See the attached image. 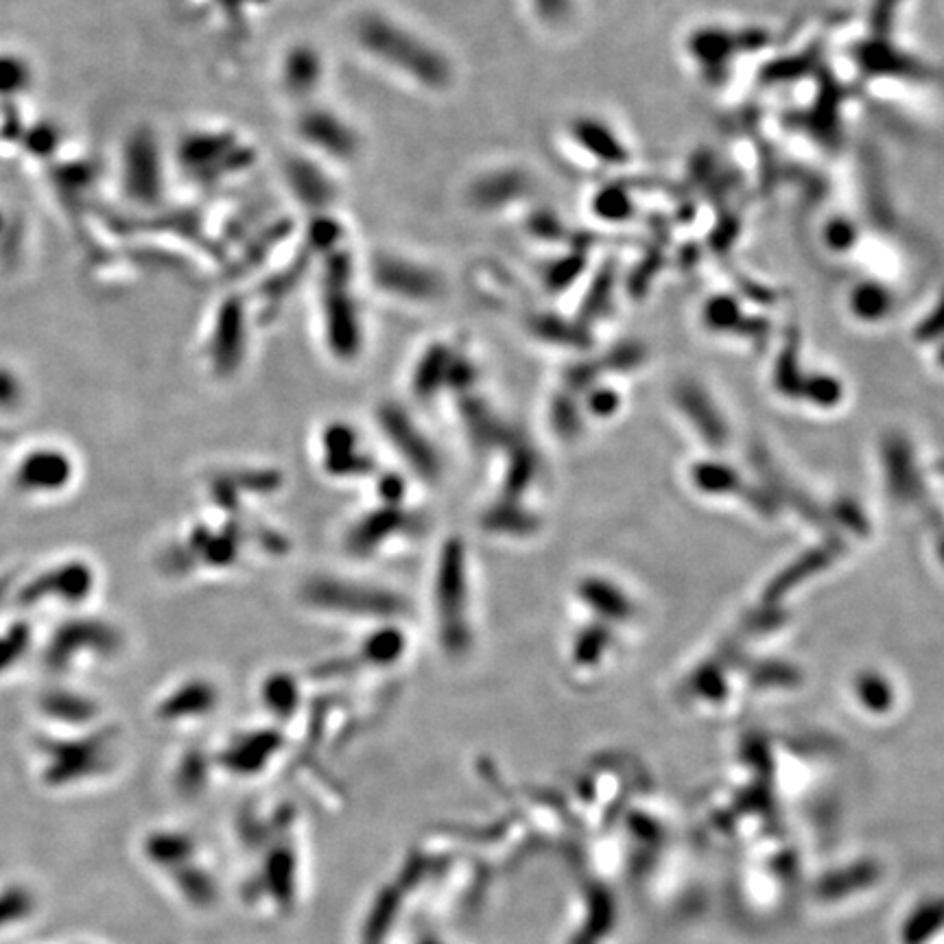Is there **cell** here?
Masks as SVG:
<instances>
[{"mask_svg": "<svg viewBox=\"0 0 944 944\" xmlns=\"http://www.w3.org/2000/svg\"><path fill=\"white\" fill-rule=\"evenodd\" d=\"M444 577H442V608L446 617V628H453L455 623V645L459 636V617H462L464 604V577H462V556L451 551L444 558Z\"/></svg>", "mask_w": 944, "mask_h": 944, "instance_id": "cell-3", "label": "cell"}, {"mask_svg": "<svg viewBox=\"0 0 944 944\" xmlns=\"http://www.w3.org/2000/svg\"><path fill=\"white\" fill-rule=\"evenodd\" d=\"M944 929V896L916 903L901 923V944H927Z\"/></svg>", "mask_w": 944, "mask_h": 944, "instance_id": "cell-2", "label": "cell"}, {"mask_svg": "<svg viewBox=\"0 0 944 944\" xmlns=\"http://www.w3.org/2000/svg\"><path fill=\"white\" fill-rule=\"evenodd\" d=\"M881 879V866L872 859H861L855 864L826 872L816 885V896L822 901H844L848 896L872 888Z\"/></svg>", "mask_w": 944, "mask_h": 944, "instance_id": "cell-1", "label": "cell"}, {"mask_svg": "<svg viewBox=\"0 0 944 944\" xmlns=\"http://www.w3.org/2000/svg\"><path fill=\"white\" fill-rule=\"evenodd\" d=\"M383 424H385V420H383ZM387 429L392 431V435H394L392 440L398 444L400 451L407 453V457L411 459L413 464L420 466V468H433V457L429 453L427 444L416 438V433L411 431V427L405 422V418H387Z\"/></svg>", "mask_w": 944, "mask_h": 944, "instance_id": "cell-4", "label": "cell"}]
</instances>
